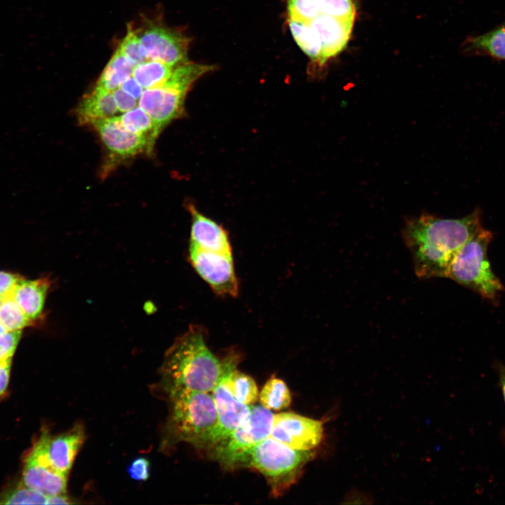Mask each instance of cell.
Returning a JSON list of instances; mask_svg holds the SVG:
<instances>
[{
    "instance_id": "cell-1",
    "label": "cell",
    "mask_w": 505,
    "mask_h": 505,
    "mask_svg": "<svg viewBox=\"0 0 505 505\" xmlns=\"http://www.w3.org/2000/svg\"><path fill=\"white\" fill-rule=\"evenodd\" d=\"M482 227L479 208L458 219L422 214L406 220L402 236L412 255L417 276L422 279L447 277L457 252Z\"/></svg>"
},
{
    "instance_id": "cell-2",
    "label": "cell",
    "mask_w": 505,
    "mask_h": 505,
    "mask_svg": "<svg viewBox=\"0 0 505 505\" xmlns=\"http://www.w3.org/2000/svg\"><path fill=\"white\" fill-rule=\"evenodd\" d=\"M220 361L208 347L201 328L191 326L166 352L159 369L166 393L192 391L211 393L222 370Z\"/></svg>"
},
{
    "instance_id": "cell-3",
    "label": "cell",
    "mask_w": 505,
    "mask_h": 505,
    "mask_svg": "<svg viewBox=\"0 0 505 505\" xmlns=\"http://www.w3.org/2000/svg\"><path fill=\"white\" fill-rule=\"evenodd\" d=\"M168 416L163 430L160 449L168 450L178 443L208 449L217 425L210 393L174 391L166 393Z\"/></svg>"
},
{
    "instance_id": "cell-4",
    "label": "cell",
    "mask_w": 505,
    "mask_h": 505,
    "mask_svg": "<svg viewBox=\"0 0 505 505\" xmlns=\"http://www.w3.org/2000/svg\"><path fill=\"white\" fill-rule=\"evenodd\" d=\"M215 69L214 65L191 62L175 67L161 86L144 90L139 107L149 115L161 132L164 126L184 114L185 98L194 83Z\"/></svg>"
},
{
    "instance_id": "cell-5",
    "label": "cell",
    "mask_w": 505,
    "mask_h": 505,
    "mask_svg": "<svg viewBox=\"0 0 505 505\" xmlns=\"http://www.w3.org/2000/svg\"><path fill=\"white\" fill-rule=\"evenodd\" d=\"M492 239V232L483 227L476 231L454 256L447 278L483 298L494 301L504 288L487 258V248Z\"/></svg>"
},
{
    "instance_id": "cell-6",
    "label": "cell",
    "mask_w": 505,
    "mask_h": 505,
    "mask_svg": "<svg viewBox=\"0 0 505 505\" xmlns=\"http://www.w3.org/2000/svg\"><path fill=\"white\" fill-rule=\"evenodd\" d=\"M314 454V450H297L269 436L249 451L243 466L262 473L276 496L297 480Z\"/></svg>"
},
{
    "instance_id": "cell-7",
    "label": "cell",
    "mask_w": 505,
    "mask_h": 505,
    "mask_svg": "<svg viewBox=\"0 0 505 505\" xmlns=\"http://www.w3.org/2000/svg\"><path fill=\"white\" fill-rule=\"evenodd\" d=\"M274 415L262 405H250L248 417L229 436L210 448L222 466L235 469L244 465L249 451L270 436Z\"/></svg>"
},
{
    "instance_id": "cell-8",
    "label": "cell",
    "mask_w": 505,
    "mask_h": 505,
    "mask_svg": "<svg viewBox=\"0 0 505 505\" xmlns=\"http://www.w3.org/2000/svg\"><path fill=\"white\" fill-rule=\"evenodd\" d=\"M133 27L147 60L174 67L189 62L187 52L191 39L180 30L166 26L161 20L147 18H143L139 26Z\"/></svg>"
},
{
    "instance_id": "cell-9",
    "label": "cell",
    "mask_w": 505,
    "mask_h": 505,
    "mask_svg": "<svg viewBox=\"0 0 505 505\" xmlns=\"http://www.w3.org/2000/svg\"><path fill=\"white\" fill-rule=\"evenodd\" d=\"M237 360L235 355L229 356L222 360L221 375L210 393L217 412V425L208 449L229 436L248 417L250 412V405L239 402L227 384L229 370L237 363Z\"/></svg>"
},
{
    "instance_id": "cell-10",
    "label": "cell",
    "mask_w": 505,
    "mask_h": 505,
    "mask_svg": "<svg viewBox=\"0 0 505 505\" xmlns=\"http://www.w3.org/2000/svg\"><path fill=\"white\" fill-rule=\"evenodd\" d=\"M189 259L214 292L220 295H237L238 285L232 255L204 250L190 243Z\"/></svg>"
},
{
    "instance_id": "cell-11",
    "label": "cell",
    "mask_w": 505,
    "mask_h": 505,
    "mask_svg": "<svg viewBox=\"0 0 505 505\" xmlns=\"http://www.w3.org/2000/svg\"><path fill=\"white\" fill-rule=\"evenodd\" d=\"M323 424L320 420L293 412L274 415L270 437L297 450H314L323 438Z\"/></svg>"
},
{
    "instance_id": "cell-12",
    "label": "cell",
    "mask_w": 505,
    "mask_h": 505,
    "mask_svg": "<svg viewBox=\"0 0 505 505\" xmlns=\"http://www.w3.org/2000/svg\"><path fill=\"white\" fill-rule=\"evenodd\" d=\"M90 126L106 148L111 166L143 152H151L154 147L148 137L126 129L119 116L99 120Z\"/></svg>"
},
{
    "instance_id": "cell-13",
    "label": "cell",
    "mask_w": 505,
    "mask_h": 505,
    "mask_svg": "<svg viewBox=\"0 0 505 505\" xmlns=\"http://www.w3.org/2000/svg\"><path fill=\"white\" fill-rule=\"evenodd\" d=\"M67 478V476L58 472L50 465L41 431L25 459L22 482L29 488L50 497L66 494Z\"/></svg>"
},
{
    "instance_id": "cell-14",
    "label": "cell",
    "mask_w": 505,
    "mask_h": 505,
    "mask_svg": "<svg viewBox=\"0 0 505 505\" xmlns=\"http://www.w3.org/2000/svg\"><path fill=\"white\" fill-rule=\"evenodd\" d=\"M354 20L355 17L334 15L320 11L314 18L305 23L321 44L320 65L338 55L346 47Z\"/></svg>"
},
{
    "instance_id": "cell-15",
    "label": "cell",
    "mask_w": 505,
    "mask_h": 505,
    "mask_svg": "<svg viewBox=\"0 0 505 505\" xmlns=\"http://www.w3.org/2000/svg\"><path fill=\"white\" fill-rule=\"evenodd\" d=\"M44 446L50 465L58 472L68 476L75 457L85 439L83 425L77 422L68 431L52 436L44 429Z\"/></svg>"
},
{
    "instance_id": "cell-16",
    "label": "cell",
    "mask_w": 505,
    "mask_h": 505,
    "mask_svg": "<svg viewBox=\"0 0 505 505\" xmlns=\"http://www.w3.org/2000/svg\"><path fill=\"white\" fill-rule=\"evenodd\" d=\"M186 208L191 216L190 243L204 250L232 255L224 229L200 213L193 203H187Z\"/></svg>"
},
{
    "instance_id": "cell-17",
    "label": "cell",
    "mask_w": 505,
    "mask_h": 505,
    "mask_svg": "<svg viewBox=\"0 0 505 505\" xmlns=\"http://www.w3.org/2000/svg\"><path fill=\"white\" fill-rule=\"evenodd\" d=\"M118 112L112 91L97 86L83 97L76 109L79 123L83 125L115 116Z\"/></svg>"
},
{
    "instance_id": "cell-18",
    "label": "cell",
    "mask_w": 505,
    "mask_h": 505,
    "mask_svg": "<svg viewBox=\"0 0 505 505\" xmlns=\"http://www.w3.org/2000/svg\"><path fill=\"white\" fill-rule=\"evenodd\" d=\"M50 282L47 278L36 280L21 278L16 284L12 297L24 312L34 322L42 315L46 296Z\"/></svg>"
},
{
    "instance_id": "cell-19",
    "label": "cell",
    "mask_w": 505,
    "mask_h": 505,
    "mask_svg": "<svg viewBox=\"0 0 505 505\" xmlns=\"http://www.w3.org/2000/svg\"><path fill=\"white\" fill-rule=\"evenodd\" d=\"M466 50L505 60V24L491 31L469 39Z\"/></svg>"
},
{
    "instance_id": "cell-20",
    "label": "cell",
    "mask_w": 505,
    "mask_h": 505,
    "mask_svg": "<svg viewBox=\"0 0 505 505\" xmlns=\"http://www.w3.org/2000/svg\"><path fill=\"white\" fill-rule=\"evenodd\" d=\"M134 67L117 48L101 73L96 86L113 91L132 76Z\"/></svg>"
},
{
    "instance_id": "cell-21",
    "label": "cell",
    "mask_w": 505,
    "mask_h": 505,
    "mask_svg": "<svg viewBox=\"0 0 505 505\" xmlns=\"http://www.w3.org/2000/svg\"><path fill=\"white\" fill-rule=\"evenodd\" d=\"M174 68L160 61L146 60L135 66L132 76L144 89L152 88L164 84Z\"/></svg>"
},
{
    "instance_id": "cell-22",
    "label": "cell",
    "mask_w": 505,
    "mask_h": 505,
    "mask_svg": "<svg viewBox=\"0 0 505 505\" xmlns=\"http://www.w3.org/2000/svg\"><path fill=\"white\" fill-rule=\"evenodd\" d=\"M237 363L229 370L227 384L234 396L241 403L251 405L258 398V390L255 380L236 369Z\"/></svg>"
},
{
    "instance_id": "cell-23",
    "label": "cell",
    "mask_w": 505,
    "mask_h": 505,
    "mask_svg": "<svg viewBox=\"0 0 505 505\" xmlns=\"http://www.w3.org/2000/svg\"><path fill=\"white\" fill-rule=\"evenodd\" d=\"M261 405L268 410H281L291 403L290 390L285 383L275 377H271L264 385L259 395Z\"/></svg>"
},
{
    "instance_id": "cell-24",
    "label": "cell",
    "mask_w": 505,
    "mask_h": 505,
    "mask_svg": "<svg viewBox=\"0 0 505 505\" xmlns=\"http://www.w3.org/2000/svg\"><path fill=\"white\" fill-rule=\"evenodd\" d=\"M120 121L130 132L144 135L153 143L160 130L157 128L149 115L140 107H136L119 116Z\"/></svg>"
},
{
    "instance_id": "cell-25",
    "label": "cell",
    "mask_w": 505,
    "mask_h": 505,
    "mask_svg": "<svg viewBox=\"0 0 505 505\" xmlns=\"http://www.w3.org/2000/svg\"><path fill=\"white\" fill-rule=\"evenodd\" d=\"M291 34L299 48L314 62H320L321 44L309 27L302 22L289 20Z\"/></svg>"
},
{
    "instance_id": "cell-26",
    "label": "cell",
    "mask_w": 505,
    "mask_h": 505,
    "mask_svg": "<svg viewBox=\"0 0 505 505\" xmlns=\"http://www.w3.org/2000/svg\"><path fill=\"white\" fill-rule=\"evenodd\" d=\"M47 498L21 481L0 494V504H46Z\"/></svg>"
},
{
    "instance_id": "cell-27",
    "label": "cell",
    "mask_w": 505,
    "mask_h": 505,
    "mask_svg": "<svg viewBox=\"0 0 505 505\" xmlns=\"http://www.w3.org/2000/svg\"><path fill=\"white\" fill-rule=\"evenodd\" d=\"M0 323L7 330H22L34 323L24 314L12 296L4 299L0 307Z\"/></svg>"
},
{
    "instance_id": "cell-28",
    "label": "cell",
    "mask_w": 505,
    "mask_h": 505,
    "mask_svg": "<svg viewBox=\"0 0 505 505\" xmlns=\"http://www.w3.org/2000/svg\"><path fill=\"white\" fill-rule=\"evenodd\" d=\"M289 20L308 23L320 12L317 0H288Z\"/></svg>"
},
{
    "instance_id": "cell-29",
    "label": "cell",
    "mask_w": 505,
    "mask_h": 505,
    "mask_svg": "<svg viewBox=\"0 0 505 505\" xmlns=\"http://www.w3.org/2000/svg\"><path fill=\"white\" fill-rule=\"evenodd\" d=\"M118 48L134 66L147 60L131 23L128 25L126 34Z\"/></svg>"
},
{
    "instance_id": "cell-30",
    "label": "cell",
    "mask_w": 505,
    "mask_h": 505,
    "mask_svg": "<svg viewBox=\"0 0 505 505\" xmlns=\"http://www.w3.org/2000/svg\"><path fill=\"white\" fill-rule=\"evenodd\" d=\"M21 335V330H7L0 335V361L13 357Z\"/></svg>"
},
{
    "instance_id": "cell-31",
    "label": "cell",
    "mask_w": 505,
    "mask_h": 505,
    "mask_svg": "<svg viewBox=\"0 0 505 505\" xmlns=\"http://www.w3.org/2000/svg\"><path fill=\"white\" fill-rule=\"evenodd\" d=\"M150 463L145 457L135 458L128 466V473L130 478L138 481H145L149 477Z\"/></svg>"
},
{
    "instance_id": "cell-32",
    "label": "cell",
    "mask_w": 505,
    "mask_h": 505,
    "mask_svg": "<svg viewBox=\"0 0 505 505\" xmlns=\"http://www.w3.org/2000/svg\"><path fill=\"white\" fill-rule=\"evenodd\" d=\"M22 278L18 274L0 271V296L4 298L12 296L17 283Z\"/></svg>"
},
{
    "instance_id": "cell-33",
    "label": "cell",
    "mask_w": 505,
    "mask_h": 505,
    "mask_svg": "<svg viewBox=\"0 0 505 505\" xmlns=\"http://www.w3.org/2000/svg\"><path fill=\"white\" fill-rule=\"evenodd\" d=\"M112 93L119 112H126L137 107L136 99L125 93L120 88L115 89Z\"/></svg>"
},
{
    "instance_id": "cell-34",
    "label": "cell",
    "mask_w": 505,
    "mask_h": 505,
    "mask_svg": "<svg viewBox=\"0 0 505 505\" xmlns=\"http://www.w3.org/2000/svg\"><path fill=\"white\" fill-rule=\"evenodd\" d=\"M12 358L0 361V398L4 396L9 383Z\"/></svg>"
},
{
    "instance_id": "cell-35",
    "label": "cell",
    "mask_w": 505,
    "mask_h": 505,
    "mask_svg": "<svg viewBox=\"0 0 505 505\" xmlns=\"http://www.w3.org/2000/svg\"><path fill=\"white\" fill-rule=\"evenodd\" d=\"M119 88L136 100L140 99L144 91V88L133 76L128 78Z\"/></svg>"
},
{
    "instance_id": "cell-36",
    "label": "cell",
    "mask_w": 505,
    "mask_h": 505,
    "mask_svg": "<svg viewBox=\"0 0 505 505\" xmlns=\"http://www.w3.org/2000/svg\"><path fill=\"white\" fill-rule=\"evenodd\" d=\"M74 503L66 494L48 497L46 504H71Z\"/></svg>"
},
{
    "instance_id": "cell-37",
    "label": "cell",
    "mask_w": 505,
    "mask_h": 505,
    "mask_svg": "<svg viewBox=\"0 0 505 505\" xmlns=\"http://www.w3.org/2000/svg\"><path fill=\"white\" fill-rule=\"evenodd\" d=\"M496 370L498 372L499 378V384L502 391V394L505 401V366L502 364H497ZM503 439L505 442V430L503 432Z\"/></svg>"
},
{
    "instance_id": "cell-38",
    "label": "cell",
    "mask_w": 505,
    "mask_h": 505,
    "mask_svg": "<svg viewBox=\"0 0 505 505\" xmlns=\"http://www.w3.org/2000/svg\"><path fill=\"white\" fill-rule=\"evenodd\" d=\"M4 298L3 297L0 296V307H1V304H2V302H3V301H4Z\"/></svg>"
}]
</instances>
